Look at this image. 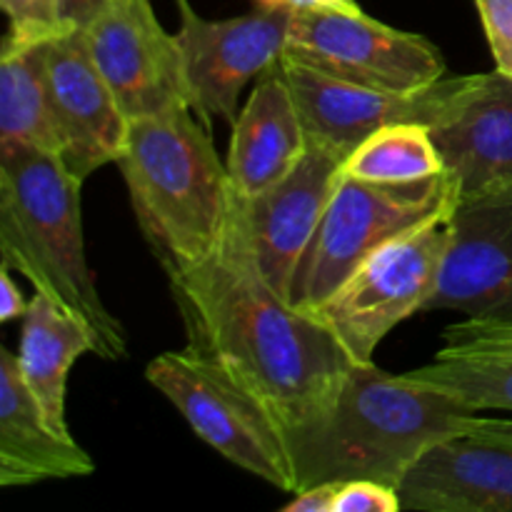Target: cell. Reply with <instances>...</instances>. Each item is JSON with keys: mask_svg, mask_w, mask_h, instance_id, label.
<instances>
[{"mask_svg": "<svg viewBox=\"0 0 512 512\" xmlns=\"http://www.w3.org/2000/svg\"><path fill=\"white\" fill-rule=\"evenodd\" d=\"M188 348L263 403L280 433L323 408L355 360L313 315L285 300L258 263L238 193L218 248L168 275Z\"/></svg>", "mask_w": 512, "mask_h": 512, "instance_id": "1", "label": "cell"}, {"mask_svg": "<svg viewBox=\"0 0 512 512\" xmlns=\"http://www.w3.org/2000/svg\"><path fill=\"white\" fill-rule=\"evenodd\" d=\"M470 415L463 403L405 373L355 363L323 408L283 430L295 493L348 480L398 490L428 450L465 435Z\"/></svg>", "mask_w": 512, "mask_h": 512, "instance_id": "2", "label": "cell"}, {"mask_svg": "<svg viewBox=\"0 0 512 512\" xmlns=\"http://www.w3.org/2000/svg\"><path fill=\"white\" fill-rule=\"evenodd\" d=\"M193 108L128 120L118 165L135 220L165 275L203 263L228 225L233 183Z\"/></svg>", "mask_w": 512, "mask_h": 512, "instance_id": "3", "label": "cell"}, {"mask_svg": "<svg viewBox=\"0 0 512 512\" xmlns=\"http://www.w3.org/2000/svg\"><path fill=\"white\" fill-rule=\"evenodd\" d=\"M80 188L83 180L48 150H0V253L3 265L93 330L95 355L123 360L128 338L85 258Z\"/></svg>", "mask_w": 512, "mask_h": 512, "instance_id": "4", "label": "cell"}, {"mask_svg": "<svg viewBox=\"0 0 512 512\" xmlns=\"http://www.w3.org/2000/svg\"><path fill=\"white\" fill-rule=\"evenodd\" d=\"M458 200L460 188L448 170L415 183H373L343 173L295 270L290 305L315 308L373 250L418 225L450 215Z\"/></svg>", "mask_w": 512, "mask_h": 512, "instance_id": "5", "label": "cell"}, {"mask_svg": "<svg viewBox=\"0 0 512 512\" xmlns=\"http://www.w3.org/2000/svg\"><path fill=\"white\" fill-rule=\"evenodd\" d=\"M450 215L380 245L323 303L305 310L333 333L355 363H373V353L390 330L425 310L448 253Z\"/></svg>", "mask_w": 512, "mask_h": 512, "instance_id": "6", "label": "cell"}, {"mask_svg": "<svg viewBox=\"0 0 512 512\" xmlns=\"http://www.w3.org/2000/svg\"><path fill=\"white\" fill-rule=\"evenodd\" d=\"M145 378L223 458L283 493H295L293 465L280 425L225 370L185 345L183 350L155 355Z\"/></svg>", "mask_w": 512, "mask_h": 512, "instance_id": "7", "label": "cell"}, {"mask_svg": "<svg viewBox=\"0 0 512 512\" xmlns=\"http://www.w3.org/2000/svg\"><path fill=\"white\" fill-rule=\"evenodd\" d=\"M285 58L348 83L418 93L445 78V60L428 38L390 28L358 10H293Z\"/></svg>", "mask_w": 512, "mask_h": 512, "instance_id": "8", "label": "cell"}, {"mask_svg": "<svg viewBox=\"0 0 512 512\" xmlns=\"http://www.w3.org/2000/svg\"><path fill=\"white\" fill-rule=\"evenodd\" d=\"M175 5L180 13L175 35L193 110L208 130L213 118L233 125L245 85L283 58L293 8H255L248 15L208 20L190 0Z\"/></svg>", "mask_w": 512, "mask_h": 512, "instance_id": "9", "label": "cell"}, {"mask_svg": "<svg viewBox=\"0 0 512 512\" xmlns=\"http://www.w3.org/2000/svg\"><path fill=\"white\" fill-rule=\"evenodd\" d=\"M85 35L125 118L193 108L178 35L160 25L150 0H110Z\"/></svg>", "mask_w": 512, "mask_h": 512, "instance_id": "10", "label": "cell"}, {"mask_svg": "<svg viewBox=\"0 0 512 512\" xmlns=\"http://www.w3.org/2000/svg\"><path fill=\"white\" fill-rule=\"evenodd\" d=\"M512 320V190L460 198L438 285L423 313Z\"/></svg>", "mask_w": 512, "mask_h": 512, "instance_id": "11", "label": "cell"}, {"mask_svg": "<svg viewBox=\"0 0 512 512\" xmlns=\"http://www.w3.org/2000/svg\"><path fill=\"white\" fill-rule=\"evenodd\" d=\"M345 173V155L308 140L305 153L288 175L253 198L238 193L258 263L268 283L290 300L295 270L333 200Z\"/></svg>", "mask_w": 512, "mask_h": 512, "instance_id": "12", "label": "cell"}, {"mask_svg": "<svg viewBox=\"0 0 512 512\" xmlns=\"http://www.w3.org/2000/svg\"><path fill=\"white\" fill-rule=\"evenodd\" d=\"M50 103L65 168L85 180L123 150L128 118L90 53L85 28H68L45 40Z\"/></svg>", "mask_w": 512, "mask_h": 512, "instance_id": "13", "label": "cell"}, {"mask_svg": "<svg viewBox=\"0 0 512 512\" xmlns=\"http://www.w3.org/2000/svg\"><path fill=\"white\" fill-rule=\"evenodd\" d=\"M280 70L288 80L308 140L338 150L345 160L380 128L398 123L430 125L458 85V78H443L418 93H390L333 78L285 55L280 58Z\"/></svg>", "mask_w": 512, "mask_h": 512, "instance_id": "14", "label": "cell"}, {"mask_svg": "<svg viewBox=\"0 0 512 512\" xmlns=\"http://www.w3.org/2000/svg\"><path fill=\"white\" fill-rule=\"evenodd\" d=\"M460 198L512 190V78L500 70L458 78L428 125Z\"/></svg>", "mask_w": 512, "mask_h": 512, "instance_id": "15", "label": "cell"}, {"mask_svg": "<svg viewBox=\"0 0 512 512\" xmlns=\"http://www.w3.org/2000/svg\"><path fill=\"white\" fill-rule=\"evenodd\" d=\"M398 493L403 510L512 512V445L445 440L418 460Z\"/></svg>", "mask_w": 512, "mask_h": 512, "instance_id": "16", "label": "cell"}, {"mask_svg": "<svg viewBox=\"0 0 512 512\" xmlns=\"http://www.w3.org/2000/svg\"><path fill=\"white\" fill-rule=\"evenodd\" d=\"M93 458L50 425L20 375L18 358L0 348V485L25 488L45 480L85 478Z\"/></svg>", "mask_w": 512, "mask_h": 512, "instance_id": "17", "label": "cell"}, {"mask_svg": "<svg viewBox=\"0 0 512 512\" xmlns=\"http://www.w3.org/2000/svg\"><path fill=\"white\" fill-rule=\"evenodd\" d=\"M305 145L308 135L278 60L260 75L233 123L225 163L230 183L243 198L263 193L293 170Z\"/></svg>", "mask_w": 512, "mask_h": 512, "instance_id": "18", "label": "cell"}, {"mask_svg": "<svg viewBox=\"0 0 512 512\" xmlns=\"http://www.w3.org/2000/svg\"><path fill=\"white\" fill-rule=\"evenodd\" d=\"M85 353L95 355V335L88 325L53 298L38 293L30 298L23 315V333L18 345V365L25 385L58 433L70 435L65 420L68 375L75 360Z\"/></svg>", "mask_w": 512, "mask_h": 512, "instance_id": "19", "label": "cell"}, {"mask_svg": "<svg viewBox=\"0 0 512 512\" xmlns=\"http://www.w3.org/2000/svg\"><path fill=\"white\" fill-rule=\"evenodd\" d=\"M38 148L60 153L50 103L45 40L5 33L0 48V150Z\"/></svg>", "mask_w": 512, "mask_h": 512, "instance_id": "20", "label": "cell"}, {"mask_svg": "<svg viewBox=\"0 0 512 512\" xmlns=\"http://www.w3.org/2000/svg\"><path fill=\"white\" fill-rule=\"evenodd\" d=\"M345 173L373 183H415L445 173L443 155L423 123L380 128L345 160Z\"/></svg>", "mask_w": 512, "mask_h": 512, "instance_id": "21", "label": "cell"}, {"mask_svg": "<svg viewBox=\"0 0 512 512\" xmlns=\"http://www.w3.org/2000/svg\"><path fill=\"white\" fill-rule=\"evenodd\" d=\"M405 375L450 395L473 413H512V355H438L435 363Z\"/></svg>", "mask_w": 512, "mask_h": 512, "instance_id": "22", "label": "cell"}, {"mask_svg": "<svg viewBox=\"0 0 512 512\" xmlns=\"http://www.w3.org/2000/svg\"><path fill=\"white\" fill-rule=\"evenodd\" d=\"M438 355H512V320L463 318L448 325Z\"/></svg>", "mask_w": 512, "mask_h": 512, "instance_id": "23", "label": "cell"}, {"mask_svg": "<svg viewBox=\"0 0 512 512\" xmlns=\"http://www.w3.org/2000/svg\"><path fill=\"white\" fill-rule=\"evenodd\" d=\"M8 33L18 40H50L68 30L60 20V0H0Z\"/></svg>", "mask_w": 512, "mask_h": 512, "instance_id": "24", "label": "cell"}, {"mask_svg": "<svg viewBox=\"0 0 512 512\" xmlns=\"http://www.w3.org/2000/svg\"><path fill=\"white\" fill-rule=\"evenodd\" d=\"M495 70L512 78V0H475Z\"/></svg>", "mask_w": 512, "mask_h": 512, "instance_id": "25", "label": "cell"}, {"mask_svg": "<svg viewBox=\"0 0 512 512\" xmlns=\"http://www.w3.org/2000/svg\"><path fill=\"white\" fill-rule=\"evenodd\" d=\"M400 493L378 480H348L340 483L333 512H400Z\"/></svg>", "mask_w": 512, "mask_h": 512, "instance_id": "26", "label": "cell"}, {"mask_svg": "<svg viewBox=\"0 0 512 512\" xmlns=\"http://www.w3.org/2000/svg\"><path fill=\"white\" fill-rule=\"evenodd\" d=\"M340 483H320L293 493V500L285 505V512H333L335 495Z\"/></svg>", "mask_w": 512, "mask_h": 512, "instance_id": "27", "label": "cell"}, {"mask_svg": "<svg viewBox=\"0 0 512 512\" xmlns=\"http://www.w3.org/2000/svg\"><path fill=\"white\" fill-rule=\"evenodd\" d=\"M465 435L490 443L512 445V420L510 418H488V415L473 413L465 420Z\"/></svg>", "mask_w": 512, "mask_h": 512, "instance_id": "28", "label": "cell"}, {"mask_svg": "<svg viewBox=\"0 0 512 512\" xmlns=\"http://www.w3.org/2000/svg\"><path fill=\"white\" fill-rule=\"evenodd\" d=\"M28 303L30 300L23 298L18 283L10 275V268L3 265V270H0V320L8 323V320L23 318L25 310H28Z\"/></svg>", "mask_w": 512, "mask_h": 512, "instance_id": "29", "label": "cell"}, {"mask_svg": "<svg viewBox=\"0 0 512 512\" xmlns=\"http://www.w3.org/2000/svg\"><path fill=\"white\" fill-rule=\"evenodd\" d=\"M108 3L110 0H60V20L65 28H88Z\"/></svg>", "mask_w": 512, "mask_h": 512, "instance_id": "30", "label": "cell"}, {"mask_svg": "<svg viewBox=\"0 0 512 512\" xmlns=\"http://www.w3.org/2000/svg\"><path fill=\"white\" fill-rule=\"evenodd\" d=\"M288 8H293V10H320V8L358 10L360 5L355 3V0H288Z\"/></svg>", "mask_w": 512, "mask_h": 512, "instance_id": "31", "label": "cell"}, {"mask_svg": "<svg viewBox=\"0 0 512 512\" xmlns=\"http://www.w3.org/2000/svg\"><path fill=\"white\" fill-rule=\"evenodd\" d=\"M255 8H288V0H253Z\"/></svg>", "mask_w": 512, "mask_h": 512, "instance_id": "32", "label": "cell"}]
</instances>
